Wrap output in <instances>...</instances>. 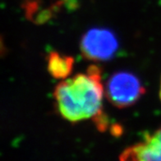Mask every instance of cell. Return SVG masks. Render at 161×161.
<instances>
[{
  "mask_svg": "<svg viewBox=\"0 0 161 161\" xmlns=\"http://www.w3.org/2000/svg\"><path fill=\"white\" fill-rule=\"evenodd\" d=\"M74 58L52 51L47 56V70L53 78L65 80L73 69Z\"/></svg>",
  "mask_w": 161,
  "mask_h": 161,
  "instance_id": "5b68a950",
  "label": "cell"
},
{
  "mask_svg": "<svg viewBox=\"0 0 161 161\" xmlns=\"http://www.w3.org/2000/svg\"><path fill=\"white\" fill-rule=\"evenodd\" d=\"M159 99L161 100V80H160V86H159Z\"/></svg>",
  "mask_w": 161,
  "mask_h": 161,
  "instance_id": "8992f818",
  "label": "cell"
},
{
  "mask_svg": "<svg viewBox=\"0 0 161 161\" xmlns=\"http://www.w3.org/2000/svg\"><path fill=\"white\" fill-rule=\"evenodd\" d=\"M146 89L137 76L128 72H118L108 78L104 86V95L113 105L119 108L136 104Z\"/></svg>",
  "mask_w": 161,
  "mask_h": 161,
  "instance_id": "7a4b0ae2",
  "label": "cell"
},
{
  "mask_svg": "<svg viewBox=\"0 0 161 161\" xmlns=\"http://www.w3.org/2000/svg\"><path fill=\"white\" fill-rule=\"evenodd\" d=\"M104 86L101 69L91 65L85 73L63 80L54 88L53 97L60 116L69 123L91 119L94 123L104 114L102 100Z\"/></svg>",
  "mask_w": 161,
  "mask_h": 161,
  "instance_id": "6da1fadb",
  "label": "cell"
},
{
  "mask_svg": "<svg viewBox=\"0 0 161 161\" xmlns=\"http://www.w3.org/2000/svg\"><path fill=\"white\" fill-rule=\"evenodd\" d=\"M125 161H161V126L143 140L127 149L123 155Z\"/></svg>",
  "mask_w": 161,
  "mask_h": 161,
  "instance_id": "277c9868",
  "label": "cell"
},
{
  "mask_svg": "<svg viewBox=\"0 0 161 161\" xmlns=\"http://www.w3.org/2000/svg\"><path fill=\"white\" fill-rule=\"evenodd\" d=\"M80 48L83 56L87 59L105 61L114 55L119 48V42L109 30L94 28L82 36Z\"/></svg>",
  "mask_w": 161,
  "mask_h": 161,
  "instance_id": "3957f363",
  "label": "cell"
}]
</instances>
